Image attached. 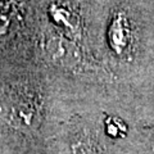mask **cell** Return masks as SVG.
Wrapping results in <instances>:
<instances>
[{
  "label": "cell",
  "instance_id": "cell-2",
  "mask_svg": "<svg viewBox=\"0 0 154 154\" xmlns=\"http://www.w3.org/2000/svg\"><path fill=\"white\" fill-rule=\"evenodd\" d=\"M128 36H130V31L126 18H125L123 14H118L114 18L112 26H110V31H109L110 44L119 53L127 46Z\"/></svg>",
  "mask_w": 154,
  "mask_h": 154
},
{
  "label": "cell",
  "instance_id": "cell-1",
  "mask_svg": "<svg viewBox=\"0 0 154 154\" xmlns=\"http://www.w3.org/2000/svg\"><path fill=\"white\" fill-rule=\"evenodd\" d=\"M41 95L28 86H14L0 96V114L18 128H33L40 121Z\"/></svg>",
  "mask_w": 154,
  "mask_h": 154
}]
</instances>
